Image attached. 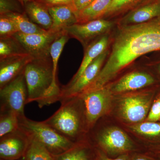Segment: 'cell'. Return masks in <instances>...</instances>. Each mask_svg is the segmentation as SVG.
<instances>
[{
  "instance_id": "1",
  "label": "cell",
  "mask_w": 160,
  "mask_h": 160,
  "mask_svg": "<svg viewBox=\"0 0 160 160\" xmlns=\"http://www.w3.org/2000/svg\"><path fill=\"white\" fill-rule=\"evenodd\" d=\"M108 49L100 73L81 94L102 88L140 58L160 50V18L139 25H117L111 32Z\"/></svg>"
},
{
  "instance_id": "2",
  "label": "cell",
  "mask_w": 160,
  "mask_h": 160,
  "mask_svg": "<svg viewBox=\"0 0 160 160\" xmlns=\"http://www.w3.org/2000/svg\"><path fill=\"white\" fill-rule=\"evenodd\" d=\"M88 140L95 148L112 158L146 151L120 123L108 115L96 123L88 132Z\"/></svg>"
},
{
  "instance_id": "3",
  "label": "cell",
  "mask_w": 160,
  "mask_h": 160,
  "mask_svg": "<svg viewBox=\"0 0 160 160\" xmlns=\"http://www.w3.org/2000/svg\"><path fill=\"white\" fill-rule=\"evenodd\" d=\"M28 99L27 104L36 102L40 108L60 101L61 89L53 76L51 58L33 59L24 71Z\"/></svg>"
},
{
  "instance_id": "4",
  "label": "cell",
  "mask_w": 160,
  "mask_h": 160,
  "mask_svg": "<svg viewBox=\"0 0 160 160\" xmlns=\"http://www.w3.org/2000/svg\"><path fill=\"white\" fill-rule=\"evenodd\" d=\"M57 111L43 123L75 143L88 139L85 107L79 95L62 100Z\"/></svg>"
},
{
  "instance_id": "5",
  "label": "cell",
  "mask_w": 160,
  "mask_h": 160,
  "mask_svg": "<svg viewBox=\"0 0 160 160\" xmlns=\"http://www.w3.org/2000/svg\"><path fill=\"white\" fill-rule=\"evenodd\" d=\"M160 94V86L113 96L109 116L122 125L146 121L152 103Z\"/></svg>"
},
{
  "instance_id": "6",
  "label": "cell",
  "mask_w": 160,
  "mask_h": 160,
  "mask_svg": "<svg viewBox=\"0 0 160 160\" xmlns=\"http://www.w3.org/2000/svg\"><path fill=\"white\" fill-rule=\"evenodd\" d=\"M159 86L160 83L154 74L136 61L105 86L115 96Z\"/></svg>"
},
{
  "instance_id": "7",
  "label": "cell",
  "mask_w": 160,
  "mask_h": 160,
  "mask_svg": "<svg viewBox=\"0 0 160 160\" xmlns=\"http://www.w3.org/2000/svg\"><path fill=\"white\" fill-rule=\"evenodd\" d=\"M19 128L29 137L42 144L55 156L68 151L76 144L63 136L43 122L29 119L25 115L19 118Z\"/></svg>"
},
{
  "instance_id": "8",
  "label": "cell",
  "mask_w": 160,
  "mask_h": 160,
  "mask_svg": "<svg viewBox=\"0 0 160 160\" xmlns=\"http://www.w3.org/2000/svg\"><path fill=\"white\" fill-rule=\"evenodd\" d=\"M0 99L1 111H12L20 118L25 116L24 107L27 104L28 92L24 72L0 88Z\"/></svg>"
},
{
  "instance_id": "9",
  "label": "cell",
  "mask_w": 160,
  "mask_h": 160,
  "mask_svg": "<svg viewBox=\"0 0 160 160\" xmlns=\"http://www.w3.org/2000/svg\"><path fill=\"white\" fill-rule=\"evenodd\" d=\"M78 95L83 99L89 131L100 119L109 114L113 96L106 86Z\"/></svg>"
},
{
  "instance_id": "10",
  "label": "cell",
  "mask_w": 160,
  "mask_h": 160,
  "mask_svg": "<svg viewBox=\"0 0 160 160\" xmlns=\"http://www.w3.org/2000/svg\"><path fill=\"white\" fill-rule=\"evenodd\" d=\"M116 26V21L99 19L86 23H76L64 31L70 38L78 40L84 49L95 40L112 31Z\"/></svg>"
},
{
  "instance_id": "11",
  "label": "cell",
  "mask_w": 160,
  "mask_h": 160,
  "mask_svg": "<svg viewBox=\"0 0 160 160\" xmlns=\"http://www.w3.org/2000/svg\"><path fill=\"white\" fill-rule=\"evenodd\" d=\"M64 32V31H63ZM24 34L18 32L12 36L27 53L34 59L50 58V49L52 43L63 32Z\"/></svg>"
},
{
  "instance_id": "12",
  "label": "cell",
  "mask_w": 160,
  "mask_h": 160,
  "mask_svg": "<svg viewBox=\"0 0 160 160\" xmlns=\"http://www.w3.org/2000/svg\"><path fill=\"white\" fill-rule=\"evenodd\" d=\"M121 125L146 151L155 153L160 151V121H144L134 125Z\"/></svg>"
},
{
  "instance_id": "13",
  "label": "cell",
  "mask_w": 160,
  "mask_h": 160,
  "mask_svg": "<svg viewBox=\"0 0 160 160\" xmlns=\"http://www.w3.org/2000/svg\"><path fill=\"white\" fill-rule=\"evenodd\" d=\"M108 55V49L98 57L89 65L79 78L71 86L61 88L60 102L81 94L91 84L102 70Z\"/></svg>"
},
{
  "instance_id": "14",
  "label": "cell",
  "mask_w": 160,
  "mask_h": 160,
  "mask_svg": "<svg viewBox=\"0 0 160 160\" xmlns=\"http://www.w3.org/2000/svg\"><path fill=\"white\" fill-rule=\"evenodd\" d=\"M29 142V136L20 128L0 138V158L17 160L24 157Z\"/></svg>"
},
{
  "instance_id": "15",
  "label": "cell",
  "mask_w": 160,
  "mask_h": 160,
  "mask_svg": "<svg viewBox=\"0 0 160 160\" xmlns=\"http://www.w3.org/2000/svg\"><path fill=\"white\" fill-rule=\"evenodd\" d=\"M160 18V0H149L115 21L118 26L139 25Z\"/></svg>"
},
{
  "instance_id": "16",
  "label": "cell",
  "mask_w": 160,
  "mask_h": 160,
  "mask_svg": "<svg viewBox=\"0 0 160 160\" xmlns=\"http://www.w3.org/2000/svg\"><path fill=\"white\" fill-rule=\"evenodd\" d=\"M33 59L30 55L26 53L0 60V88L23 72L26 66Z\"/></svg>"
},
{
  "instance_id": "17",
  "label": "cell",
  "mask_w": 160,
  "mask_h": 160,
  "mask_svg": "<svg viewBox=\"0 0 160 160\" xmlns=\"http://www.w3.org/2000/svg\"><path fill=\"white\" fill-rule=\"evenodd\" d=\"M111 32L95 40L84 48V57L79 68L66 86H71L74 83L86 68L98 57L108 49L111 40Z\"/></svg>"
},
{
  "instance_id": "18",
  "label": "cell",
  "mask_w": 160,
  "mask_h": 160,
  "mask_svg": "<svg viewBox=\"0 0 160 160\" xmlns=\"http://www.w3.org/2000/svg\"><path fill=\"white\" fill-rule=\"evenodd\" d=\"M48 10L52 19V25L49 30L52 32H62L69 26L77 23L76 15L70 6H52Z\"/></svg>"
},
{
  "instance_id": "19",
  "label": "cell",
  "mask_w": 160,
  "mask_h": 160,
  "mask_svg": "<svg viewBox=\"0 0 160 160\" xmlns=\"http://www.w3.org/2000/svg\"><path fill=\"white\" fill-rule=\"evenodd\" d=\"M96 149L88 139L76 144L69 150L56 156L55 160H95Z\"/></svg>"
},
{
  "instance_id": "20",
  "label": "cell",
  "mask_w": 160,
  "mask_h": 160,
  "mask_svg": "<svg viewBox=\"0 0 160 160\" xmlns=\"http://www.w3.org/2000/svg\"><path fill=\"white\" fill-rule=\"evenodd\" d=\"M113 0H95L89 6L75 13L77 23L102 19Z\"/></svg>"
},
{
  "instance_id": "21",
  "label": "cell",
  "mask_w": 160,
  "mask_h": 160,
  "mask_svg": "<svg viewBox=\"0 0 160 160\" xmlns=\"http://www.w3.org/2000/svg\"><path fill=\"white\" fill-rule=\"evenodd\" d=\"M148 1L149 0H113L102 19L116 21Z\"/></svg>"
},
{
  "instance_id": "22",
  "label": "cell",
  "mask_w": 160,
  "mask_h": 160,
  "mask_svg": "<svg viewBox=\"0 0 160 160\" xmlns=\"http://www.w3.org/2000/svg\"><path fill=\"white\" fill-rule=\"evenodd\" d=\"M26 10L30 21L41 28L49 31L52 25V19L49 10L36 2L26 3Z\"/></svg>"
},
{
  "instance_id": "23",
  "label": "cell",
  "mask_w": 160,
  "mask_h": 160,
  "mask_svg": "<svg viewBox=\"0 0 160 160\" xmlns=\"http://www.w3.org/2000/svg\"><path fill=\"white\" fill-rule=\"evenodd\" d=\"M3 15L11 19L16 25L19 32L21 33L27 34H36L46 33L48 31L32 22L26 17L18 12H10Z\"/></svg>"
},
{
  "instance_id": "24",
  "label": "cell",
  "mask_w": 160,
  "mask_h": 160,
  "mask_svg": "<svg viewBox=\"0 0 160 160\" xmlns=\"http://www.w3.org/2000/svg\"><path fill=\"white\" fill-rule=\"evenodd\" d=\"M29 137V144L23 157L25 160H55L56 156L42 144L33 138Z\"/></svg>"
},
{
  "instance_id": "25",
  "label": "cell",
  "mask_w": 160,
  "mask_h": 160,
  "mask_svg": "<svg viewBox=\"0 0 160 160\" xmlns=\"http://www.w3.org/2000/svg\"><path fill=\"white\" fill-rule=\"evenodd\" d=\"M19 117L13 112L1 111L0 138L17 131L19 128Z\"/></svg>"
},
{
  "instance_id": "26",
  "label": "cell",
  "mask_w": 160,
  "mask_h": 160,
  "mask_svg": "<svg viewBox=\"0 0 160 160\" xmlns=\"http://www.w3.org/2000/svg\"><path fill=\"white\" fill-rule=\"evenodd\" d=\"M26 53L21 44L13 36L0 38V60Z\"/></svg>"
},
{
  "instance_id": "27",
  "label": "cell",
  "mask_w": 160,
  "mask_h": 160,
  "mask_svg": "<svg viewBox=\"0 0 160 160\" xmlns=\"http://www.w3.org/2000/svg\"><path fill=\"white\" fill-rule=\"evenodd\" d=\"M137 62L148 68L160 83V50L151 52L149 56H143Z\"/></svg>"
},
{
  "instance_id": "28",
  "label": "cell",
  "mask_w": 160,
  "mask_h": 160,
  "mask_svg": "<svg viewBox=\"0 0 160 160\" xmlns=\"http://www.w3.org/2000/svg\"><path fill=\"white\" fill-rule=\"evenodd\" d=\"M19 32L14 22L6 16L1 15L0 18V38L12 37Z\"/></svg>"
},
{
  "instance_id": "29",
  "label": "cell",
  "mask_w": 160,
  "mask_h": 160,
  "mask_svg": "<svg viewBox=\"0 0 160 160\" xmlns=\"http://www.w3.org/2000/svg\"><path fill=\"white\" fill-rule=\"evenodd\" d=\"M158 122L160 121V94L154 100L146 121Z\"/></svg>"
},
{
  "instance_id": "30",
  "label": "cell",
  "mask_w": 160,
  "mask_h": 160,
  "mask_svg": "<svg viewBox=\"0 0 160 160\" xmlns=\"http://www.w3.org/2000/svg\"><path fill=\"white\" fill-rule=\"evenodd\" d=\"M130 160H158L157 153L145 151L130 154Z\"/></svg>"
},
{
  "instance_id": "31",
  "label": "cell",
  "mask_w": 160,
  "mask_h": 160,
  "mask_svg": "<svg viewBox=\"0 0 160 160\" xmlns=\"http://www.w3.org/2000/svg\"><path fill=\"white\" fill-rule=\"evenodd\" d=\"M95 0H73L70 5L75 13L78 12L89 6Z\"/></svg>"
},
{
  "instance_id": "32",
  "label": "cell",
  "mask_w": 160,
  "mask_h": 160,
  "mask_svg": "<svg viewBox=\"0 0 160 160\" xmlns=\"http://www.w3.org/2000/svg\"><path fill=\"white\" fill-rule=\"evenodd\" d=\"M96 150L98 157L100 160H130V154L122 155L117 158H112L108 157L100 150L97 149H96Z\"/></svg>"
},
{
  "instance_id": "33",
  "label": "cell",
  "mask_w": 160,
  "mask_h": 160,
  "mask_svg": "<svg viewBox=\"0 0 160 160\" xmlns=\"http://www.w3.org/2000/svg\"><path fill=\"white\" fill-rule=\"evenodd\" d=\"M47 3L51 5L60 6V5H71L73 0H45Z\"/></svg>"
},
{
  "instance_id": "34",
  "label": "cell",
  "mask_w": 160,
  "mask_h": 160,
  "mask_svg": "<svg viewBox=\"0 0 160 160\" xmlns=\"http://www.w3.org/2000/svg\"><path fill=\"white\" fill-rule=\"evenodd\" d=\"M20 1H21L22 2L26 4V3L29 2H31L32 0H20Z\"/></svg>"
},
{
  "instance_id": "35",
  "label": "cell",
  "mask_w": 160,
  "mask_h": 160,
  "mask_svg": "<svg viewBox=\"0 0 160 160\" xmlns=\"http://www.w3.org/2000/svg\"><path fill=\"white\" fill-rule=\"evenodd\" d=\"M158 160H160V153H157Z\"/></svg>"
},
{
  "instance_id": "36",
  "label": "cell",
  "mask_w": 160,
  "mask_h": 160,
  "mask_svg": "<svg viewBox=\"0 0 160 160\" xmlns=\"http://www.w3.org/2000/svg\"><path fill=\"white\" fill-rule=\"evenodd\" d=\"M97 151V150H96ZM95 160H100L99 158L98 157V154H97V156Z\"/></svg>"
},
{
  "instance_id": "37",
  "label": "cell",
  "mask_w": 160,
  "mask_h": 160,
  "mask_svg": "<svg viewBox=\"0 0 160 160\" xmlns=\"http://www.w3.org/2000/svg\"><path fill=\"white\" fill-rule=\"evenodd\" d=\"M17 160H25V159H24V158H21Z\"/></svg>"
},
{
  "instance_id": "38",
  "label": "cell",
  "mask_w": 160,
  "mask_h": 160,
  "mask_svg": "<svg viewBox=\"0 0 160 160\" xmlns=\"http://www.w3.org/2000/svg\"><path fill=\"white\" fill-rule=\"evenodd\" d=\"M0 160H7L4 159H2V158H0Z\"/></svg>"
},
{
  "instance_id": "39",
  "label": "cell",
  "mask_w": 160,
  "mask_h": 160,
  "mask_svg": "<svg viewBox=\"0 0 160 160\" xmlns=\"http://www.w3.org/2000/svg\"><path fill=\"white\" fill-rule=\"evenodd\" d=\"M157 153H160V151L159 152H157Z\"/></svg>"
}]
</instances>
